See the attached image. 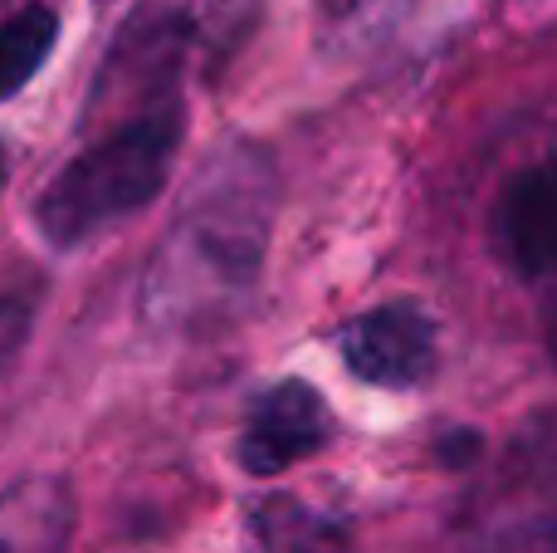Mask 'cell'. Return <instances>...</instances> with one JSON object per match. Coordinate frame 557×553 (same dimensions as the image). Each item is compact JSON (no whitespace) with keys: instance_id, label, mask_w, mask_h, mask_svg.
<instances>
[{"instance_id":"obj_1","label":"cell","mask_w":557,"mask_h":553,"mask_svg":"<svg viewBox=\"0 0 557 553\" xmlns=\"http://www.w3.org/2000/svg\"><path fill=\"white\" fill-rule=\"evenodd\" d=\"M270 235V172L245 157H225L201 176L152 265V309L162 319H211L240 304L255 284Z\"/></svg>"},{"instance_id":"obj_2","label":"cell","mask_w":557,"mask_h":553,"mask_svg":"<svg viewBox=\"0 0 557 553\" xmlns=\"http://www.w3.org/2000/svg\"><path fill=\"white\" fill-rule=\"evenodd\" d=\"M182 108L157 103L69 157L35 196V231L45 235V245L74 250L147 211L182 152Z\"/></svg>"},{"instance_id":"obj_3","label":"cell","mask_w":557,"mask_h":553,"mask_svg":"<svg viewBox=\"0 0 557 553\" xmlns=\"http://www.w3.org/2000/svg\"><path fill=\"white\" fill-rule=\"evenodd\" d=\"M337 353L347 372L367 388L411 392L425 388L435 372V319L411 299H392L357 314L337 329Z\"/></svg>"},{"instance_id":"obj_4","label":"cell","mask_w":557,"mask_h":553,"mask_svg":"<svg viewBox=\"0 0 557 553\" xmlns=\"http://www.w3.org/2000/svg\"><path fill=\"white\" fill-rule=\"evenodd\" d=\"M333 441V411L304 378L270 382L240 427V466L250 476H284Z\"/></svg>"},{"instance_id":"obj_5","label":"cell","mask_w":557,"mask_h":553,"mask_svg":"<svg viewBox=\"0 0 557 553\" xmlns=\"http://www.w3.org/2000/svg\"><path fill=\"white\" fill-rule=\"evenodd\" d=\"M494 231H499V250L519 280H548L557 241V196L548 167H529L504 186Z\"/></svg>"},{"instance_id":"obj_6","label":"cell","mask_w":557,"mask_h":553,"mask_svg":"<svg viewBox=\"0 0 557 553\" xmlns=\"http://www.w3.org/2000/svg\"><path fill=\"white\" fill-rule=\"evenodd\" d=\"M245 553H352V534L327 509L278 490L245 509Z\"/></svg>"},{"instance_id":"obj_7","label":"cell","mask_w":557,"mask_h":553,"mask_svg":"<svg viewBox=\"0 0 557 553\" xmlns=\"http://www.w3.org/2000/svg\"><path fill=\"white\" fill-rule=\"evenodd\" d=\"M69 529V500L54 480H25L0 495V553H59Z\"/></svg>"},{"instance_id":"obj_8","label":"cell","mask_w":557,"mask_h":553,"mask_svg":"<svg viewBox=\"0 0 557 553\" xmlns=\"http://www.w3.org/2000/svg\"><path fill=\"white\" fill-rule=\"evenodd\" d=\"M54 39H59V10L45 5V0L20 5L0 25V103L15 98L45 69V59L54 54Z\"/></svg>"},{"instance_id":"obj_9","label":"cell","mask_w":557,"mask_h":553,"mask_svg":"<svg viewBox=\"0 0 557 553\" xmlns=\"http://www.w3.org/2000/svg\"><path fill=\"white\" fill-rule=\"evenodd\" d=\"M29 323H35V304L20 299V294L0 299V372L20 358V348L29 339Z\"/></svg>"},{"instance_id":"obj_10","label":"cell","mask_w":557,"mask_h":553,"mask_svg":"<svg viewBox=\"0 0 557 553\" xmlns=\"http://www.w3.org/2000/svg\"><path fill=\"white\" fill-rule=\"evenodd\" d=\"M323 5H327V15H337V20H357V15H372V10L396 5V0H323Z\"/></svg>"},{"instance_id":"obj_11","label":"cell","mask_w":557,"mask_h":553,"mask_svg":"<svg viewBox=\"0 0 557 553\" xmlns=\"http://www.w3.org/2000/svg\"><path fill=\"white\" fill-rule=\"evenodd\" d=\"M5 176H10V157H5V147H0V186H5Z\"/></svg>"}]
</instances>
